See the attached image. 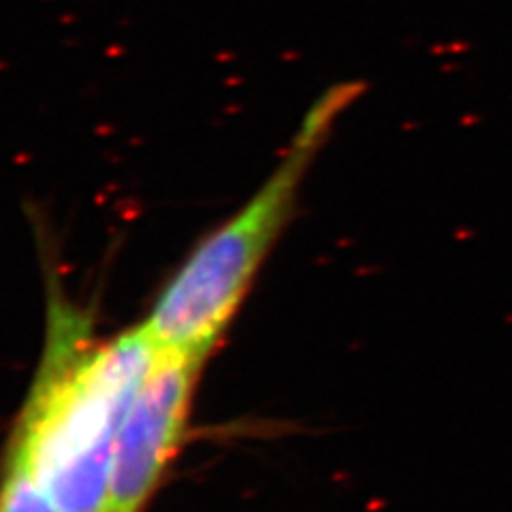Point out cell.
<instances>
[{"mask_svg":"<svg viewBox=\"0 0 512 512\" xmlns=\"http://www.w3.org/2000/svg\"><path fill=\"white\" fill-rule=\"evenodd\" d=\"M47 340L7 451L62 512H105L111 455L158 348L146 329L96 342L88 318L50 282Z\"/></svg>","mask_w":512,"mask_h":512,"instance_id":"6da1fadb","label":"cell"},{"mask_svg":"<svg viewBox=\"0 0 512 512\" xmlns=\"http://www.w3.org/2000/svg\"><path fill=\"white\" fill-rule=\"evenodd\" d=\"M0 512H62L20 457L5 451L0 468Z\"/></svg>","mask_w":512,"mask_h":512,"instance_id":"277c9868","label":"cell"},{"mask_svg":"<svg viewBox=\"0 0 512 512\" xmlns=\"http://www.w3.org/2000/svg\"><path fill=\"white\" fill-rule=\"evenodd\" d=\"M203 359L158 350L120 425L105 512H146L188 436Z\"/></svg>","mask_w":512,"mask_h":512,"instance_id":"3957f363","label":"cell"},{"mask_svg":"<svg viewBox=\"0 0 512 512\" xmlns=\"http://www.w3.org/2000/svg\"><path fill=\"white\" fill-rule=\"evenodd\" d=\"M363 90L355 79L320 92L263 184L190 248L141 320L158 350L210 359L291 224L320 150Z\"/></svg>","mask_w":512,"mask_h":512,"instance_id":"7a4b0ae2","label":"cell"}]
</instances>
